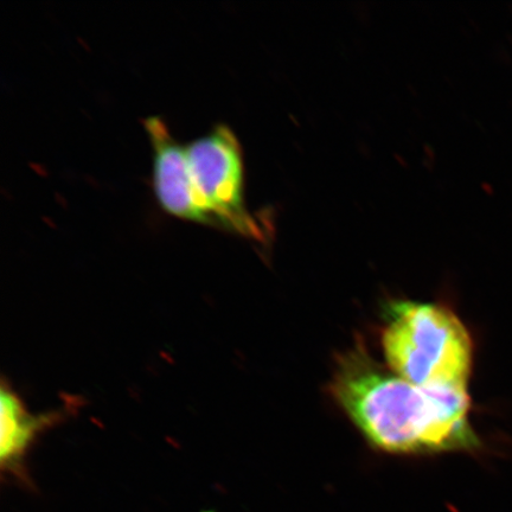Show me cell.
I'll return each instance as SVG.
<instances>
[{"label": "cell", "instance_id": "cell-1", "mask_svg": "<svg viewBox=\"0 0 512 512\" xmlns=\"http://www.w3.org/2000/svg\"><path fill=\"white\" fill-rule=\"evenodd\" d=\"M332 398L371 446L394 454L469 451L479 447L469 393H437L402 379L363 343L336 360Z\"/></svg>", "mask_w": 512, "mask_h": 512}, {"label": "cell", "instance_id": "cell-2", "mask_svg": "<svg viewBox=\"0 0 512 512\" xmlns=\"http://www.w3.org/2000/svg\"><path fill=\"white\" fill-rule=\"evenodd\" d=\"M381 344L386 366L402 379L432 392L469 393L472 338L445 305L412 300L389 305Z\"/></svg>", "mask_w": 512, "mask_h": 512}, {"label": "cell", "instance_id": "cell-3", "mask_svg": "<svg viewBox=\"0 0 512 512\" xmlns=\"http://www.w3.org/2000/svg\"><path fill=\"white\" fill-rule=\"evenodd\" d=\"M192 185L215 228L259 242L268 228L249 213L243 195V162L238 138L226 125L185 146Z\"/></svg>", "mask_w": 512, "mask_h": 512}, {"label": "cell", "instance_id": "cell-4", "mask_svg": "<svg viewBox=\"0 0 512 512\" xmlns=\"http://www.w3.org/2000/svg\"><path fill=\"white\" fill-rule=\"evenodd\" d=\"M144 127L153 150V189L160 207L177 219L215 228L192 185L185 146L159 117L145 119Z\"/></svg>", "mask_w": 512, "mask_h": 512}, {"label": "cell", "instance_id": "cell-5", "mask_svg": "<svg viewBox=\"0 0 512 512\" xmlns=\"http://www.w3.org/2000/svg\"><path fill=\"white\" fill-rule=\"evenodd\" d=\"M2 432H0V465L4 473L28 484L24 458L37 435L54 426L62 418L59 412L32 415L8 382L0 388Z\"/></svg>", "mask_w": 512, "mask_h": 512}]
</instances>
